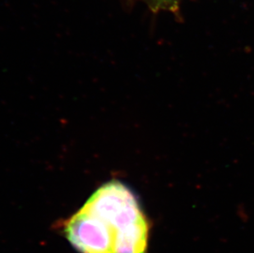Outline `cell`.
Segmentation results:
<instances>
[{"label":"cell","instance_id":"7a4b0ae2","mask_svg":"<svg viewBox=\"0 0 254 253\" xmlns=\"http://www.w3.org/2000/svg\"><path fill=\"white\" fill-rule=\"evenodd\" d=\"M146 2H148L151 6L159 7L161 6H166V5L170 4V2H176L177 0H144Z\"/></svg>","mask_w":254,"mask_h":253},{"label":"cell","instance_id":"6da1fadb","mask_svg":"<svg viewBox=\"0 0 254 253\" xmlns=\"http://www.w3.org/2000/svg\"><path fill=\"white\" fill-rule=\"evenodd\" d=\"M63 227L80 253H146L151 231L136 195L116 180L97 189Z\"/></svg>","mask_w":254,"mask_h":253}]
</instances>
